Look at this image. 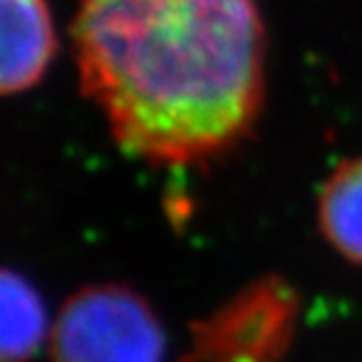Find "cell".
<instances>
[{
  "label": "cell",
  "instance_id": "3957f363",
  "mask_svg": "<svg viewBox=\"0 0 362 362\" xmlns=\"http://www.w3.org/2000/svg\"><path fill=\"white\" fill-rule=\"evenodd\" d=\"M294 310V296L280 280L252 285L195 329V358L275 362L292 337Z\"/></svg>",
  "mask_w": 362,
  "mask_h": 362
},
{
  "label": "cell",
  "instance_id": "6da1fadb",
  "mask_svg": "<svg viewBox=\"0 0 362 362\" xmlns=\"http://www.w3.org/2000/svg\"><path fill=\"white\" fill-rule=\"evenodd\" d=\"M81 88L129 156L191 168L235 148L264 106L257 0H78Z\"/></svg>",
  "mask_w": 362,
  "mask_h": 362
},
{
  "label": "cell",
  "instance_id": "7a4b0ae2",
  "mask_svg": "<svg viewBox=\"0 0 362 362\" xmlns=\"http://www.w3.org/2000/svg\"><path fill=\"white\" fill-rule=\"evenodd\" d=\"M54 362H163L160 320L120 285L85 287L64 303L52 329Z\"/></svg>",
  "mask_w": 362,
  "mask_h": 362
},
{
  "label": "cell",
  "instance_id": "277c9868",
  "mask_svg": "<svg viewBox=\"0 0 362 362\" xmlns=\"http://www.w3.org/2000/svg\"><path fill=\"white\" fill-rule=\"evenodd\" d=\"M0 90L5 97L35 88L57 49L47 0H0Z\"/></svg>",
  "mask_w": 362,
  "mask_h": 362
},
{
  "label": "cell",
  "instance_id": "5b68a950",
  "mask_svg": "<svg viewBox=\"0 0 362 362\" xmlns=\"http://www.w3.org/2000/svg\"><path fill=\"white\" fill-rule=\"evenodd\" d=\"M317 221L325 240L362 266V156L344 160L322 184Z\"/></svg>",
  "mask_w": 362,
  "mask_h": 362
},
{
  "label": "cell",
  "instance_id": "8992f818",
  "mask_svg": "<svg viewBox=\"0 0 362 362\" xmlns=\"http://www.w3.org/2000/svg\"><path fill=\"white\" fill-rule=\"evenodd\" d=\"M0 299H3V306H0L3 310V332H0L3 362H28L38 353L47 334L45 303L24 275L10 269L3 271Z\"/></svg>",
  "mask_w": 362,
  "mask_h": 362
}]
</instances>
